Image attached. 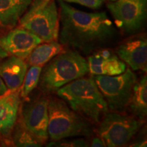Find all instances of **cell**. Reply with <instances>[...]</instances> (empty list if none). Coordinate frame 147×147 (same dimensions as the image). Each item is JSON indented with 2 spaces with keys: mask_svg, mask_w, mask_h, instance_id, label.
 <instances>
[{
  "mask_svg": "<svg viewBox=\"0 0 147 147\" xmlns=\"http://www.w3.org/2000/svg\"><path fill=\"white\" fill-rule=\"evenodd\" d=\"M110 1H116V0H109Z\"/></svg>",
  "mask_w": 147,
  "mask_h": 147,
  "instance_id": "26",
  "label": "cell"
},
{
  "mask_svg": "<svg viewBox=\"0 0 147 147\" xmlns=\"http://www.w3.org/2000/svg\"><path fill=\"white\" fill-rule=\"evenodd\" d=\"M18 22L21 27L34 34L42 42L57 40L59 21L54 0H36Z\"/></svg>",
  "mask_w": 147,
  "mask_h": 147,
  "instance_id": "5",
  "label": "cell"
},
{
  "mask_svg": "<svg viewBox=\"0 0 147 147\" xmlns=\"http://www.w3.org/2000/svg\"><path fill=\"white\" fill-rule=\"evenodd\" d=\"M132 146H146V141H141V142H137L136 144L132 145Z\"/></svg>",
  "mask_w": 147,
  "mask_h": 147,
  "instance_id": "25",
  "label": "cell"
},
{
  "mask_svg": "<svg viewBox=\"0 0 147 147\" xmlns=\"http://www.w3.org/2000/svg\"><path fill=\"white\" fill-rule=\"evenodd\" d=\"M21 99L18 90L0 97V135L10 136L17 120Z\"/></svg>",
  "mask_w": 147,
  "mask_h": 147,
  "instance_id": "13",
  "label": "cell"
},
{
  "mask_svg": "<svg viewBox=\"0 0 147 147\" xmlns=\"http://www.w3.org/2000/svg\"><path fill=\"white\" fill-rule=\"evenodd\" d=\"M49 100L38 97L23 104L21 110V121L24 125L37 137L45 142L48 134Z\"/></svg>",
  "mask_w": 147,
  "mask_h": 147,
  "instance_id": "9",
  "label": "cell"
},
{
  "mask_svg": "<svg viewBox=\"0 0 147 147\" xmlns=\"http://www.w3.org/2000/svg\"><path fill=\"white\" fill-rule=\"evenodd\" d=\"M9 56V54L6 51H5L3 49L0 47V60L2 59H4L7 57Z\"/></svg>",
  "mask_w": 147,
  "mask_h": 147,
  "instance_id": "24",
  "label": "cell"
},
{
  "mask_svg": "<svg viewBox=\"0 0 147 147\" xmlns=\"http://www.w3.org/2000/svg\"><path fill=\"white\" fill-rule=\"evenodd\" d=\"M11 134L12 142L15 146L40 147L42 146L45 142L29 131L22 121L16 123Z\"/></svg>",
  "mask_w": 147,
  "mask_h": 147,
  "instance_id": "18",
  "label": "cell"
},
{
  "mask_svg": "<svg viewBox=\"0 0 147 147\" xmlns=\"http://www.w3.org/2000/svg\"><path fill=\"white\" fill-rule=\"evenodd\" d=\"M8 92V88L5 85L4 82L3 81L2 78L0 76V97L2 96Z\"/></svg>",
  "mask_w": 147,
  "mask_h": 147,
  "instance_id": "23",
  "label": "cell"
},
{
  "mask_svg": "<svg viewBox=\"0 0 147 147\" xmlns=\"http://www.w3.org/2000/svg\"><path fill=\"white\" fill-rule=\"evenodd\" d=\"M42 69L41 66L31 65V67L27 71L25 76L20 96L27 97L38 86Z\"/></svg>",
  "mask_w": 147,
  "mask_h": 147,
  "instance_id": "19",
  "label": "cell"
},
{
  "mask_svg": "<svg viewBox=\"0 0 147 147\" xmlns=\"http://www.w3.org/2000/svg\"><path fill=\"white\" fill-rule=\"evenodd\" d=\"M108 8L117 26L126 34L139 32L146 19L147 0H116Z\"/></svg>",
  "mask_w": 147,
  "mask_h": 147,
  "instance_id": "8",
  "label": "cell"
},
{
  "mask_svg": "<svg viewBox=\"0 0 147 147\" xmlns=\"http://www.w3.org/2000/svg\"><path fill=\"white\" fill-rule=\"evenodd\" d=\"M88 72L87 61L80 53L70 49L56 55L42 69L38 84L45 93H53Z\"/></svg>",
  "mask_w": 147,
  "mask_h": 147,
  "instance_id": "3",
  "label": "cell"
},
{
  "mask_svg": "<svg viewBox=\"0 0 147 147\" xmlns=\"http://www.w3.org/2000/svg\"><path fill=\"white\" fill-rule=\"evenodd\" d=\"M65 2L75 3L92 9L100 8L105 0H62Z\"/></svg>",
  "mask_w": 147,
  "mask_h": 147,
  "instance_id": "21",
  "label": "cell"
},
{
  "mask_svg": "<svg viewBox=\"0 0 147 147\" xmlns=\"http://www.w3.org/2000/svg\"><path fill=\"white\" fill-rule=\"evenodd\" d=\"M32 0H0V29H12L25 14Z\"/></svg>",
  "mask_w": 147,
  "mask_h": 147,
  "instance_id": "15",
  "label": "cell"
},
{
  "mask_svg": "<svg viewBox=\"0 0 147 147\" xmlns=\"http://www.w3.org/2000/svg\"><path fill=\"white\" fill-rule=\"evenodd\" d=\"M87 142L83 138H64L52 140L46 144L48 147H84L88 146Z\"/></svg>",
  "mask_w": 147,
  "mask_h": 147,
  "instance_id": "20",
  "label": "cell"
},
{
  "mask_svg": "<svg viewBox=\"0 0 147 147\" xmlns=\"http://www.w3.org/2000/svg\"><path fill=\"white\" fill-rule=\"evenodd\" d=\"M42 41L38 37L23 27L12 29L0 37V47L9 55L25 59Z\"/></svg>",
  "mask_w": 147,
  "mask_h": 147,
  "instance_id": "10",
  "label": "cell"
},
{
  "mask_svg": "<svg viewBox=\"0 0 147 147\" xmlns=\"http://www.w3.org/2000/svg\"><path fill=\"white\" fill-rule=\"evenodd\" d=\"M91 146L92 147H104L106 146L104 141L100 137H96L92 140Z\"/></svg>",
  "mask_w": 147,
  "mask_h": 147,
  "instance_id": "22",
  "label": "cell"
},
{
  "mask_svg": "<svg viewBox=\"0 0 147 147\" xmlns=\"http://www.w3.org/2000/svg\"><path fill=\"white\" fill-rule=\"evenodd\" d=\"M71 109L93 123H99L108 111L105 99L93 78L73 80L57 91Z\"/></svg>",
  "mask_w": 147,
  "mask_h": 147,
  "instance_id": "2",
  "label": "cell"
},
{
  "mask_svg": "<svg viewBox=\"0 0 147 147\" xmlns=\"http://www.w3.org/2000/svg\"><path fill=\"white\" fill-rule=\"evenodd\" d=\"M111 110H121L127 106L137 77L130 68L117 76L97 75L93 77Z\"/></svg>",
  "mask_w": 147,
  "mask_h": 147,
  "instance_id": "6",
  "label": "cell"
},
{
  "mask_svg": "<svg viewBox=\"0 0 147 147\" xmlns=\"http://www.w3.org/2000/svg\"><path fill=\"white\" fill-rule=\"evenodd\" d=\"M60 6V43L79 53L89 55L112 45L118 32L106 12H86L62 0Z\"/></svg>",
  "mask_w": 147,
  "mask_h": 147,
  "instance_id": "1",
  "label": "cell"
},
{
  "mask_svg": "<svg viewBox=\"0 0 147 147\" xmlns=\"http://www.w3.org/2000/svg\"><path fill=\"white\" fill-rule=\"evenodd\" d=\"M28 64L23 59L11 56L0 63V76L10 91L18 90L23 84Z\"/></svg>",
  "mask_w": 147,
  "mask_h": 147,
  "instance_id": "14",
  "label": "cell"
},
{
  "mask_svg": "<svg viewBox=\"0 0 147 147\" xmlns=\"http://www.w3.org/2000/svg\"><path fill=\"white\" fill-rule=\"evenodd\" d=\"M63 50V45L56 41L45 42L38 45L27 57V63L30 65L42 66L49 62L54 57Z\"/></svg>",
  "mask_w": 147,
  "mask_h": 147,
  "instance_id": "17",
  "label": "cell"
},
{
  "mask_svg": "<svg viewBox=\"0 0 147 147\" xmlns=\"http://www.w3.org/2000/svg\"><path fill=\"white\" fill-rule=\"evenodd\" d=\"M132 113L140 120H144L147 114V79L143 76L134 84L128 105Z\"/></svg>",
  "mask_w": 147,
  "mask_h": 147,
  "instance_id": "16",
  "label": "cell"
},
{
  "mask_svg": "<svg viewBox=\"0 0 147 147\" xmlns=\"http://www.w3.org/2000/svg\"><path fill=\"white\" fill-rule=\"evenodd\" d=\"M116 53L131 70L146 72L147 41L144 36H136L125 40L116 49Z\"/></svg>",
  "mask_w": 147,
  "mask_h": 147,
  "instance_id": "11",
  "label": "cell"
},
{
  "mask_svg": "<svg viewBox=\"0 0 147 147\" xmlns=\"http://www.w3.org/2000/svg\"><path fill=\"white\" fill-rule=\"evenodd\" d=\"M140 126V121L137 119L112 113L104 115L97 132L106 146L119 147L127 144Z\"/></svg>",
  "mask_w": 147,
  "mask_h": 147,
  "instance_id": "7",
  "label": "cell"
},
{
  "mask_svg": "<svg viewBox=\"0 0 147 147\" xmlns=\"http://www.w3.org/2000/svg\"><path fill=\"white\" fill-rule=\"evenodd\" d=\"M48 111V134L52 140L91 135L89 121L69 108L63 100H49Z\"/></svg>",
  "mask_w": 147,
  "mask_h": 147,
  "instance_id": "4",
  "label": "cell"
},
{
  "mask_svg": "<svg viewBox=\"0 0 147 147\" xmlns=\"http://www.w3.org/2000/svg\"><path fill=\"white\" fill-rule=\"evenodd\" d=\"M91 54L87 63L89 72L92 75L117 76L125 71V63L107 49H100Z\"/></svg>",
  "mask_w": 147,
  "mask_h": 147,
  "instance_id": "12",
  "label": "cell"
}]
</instances>
